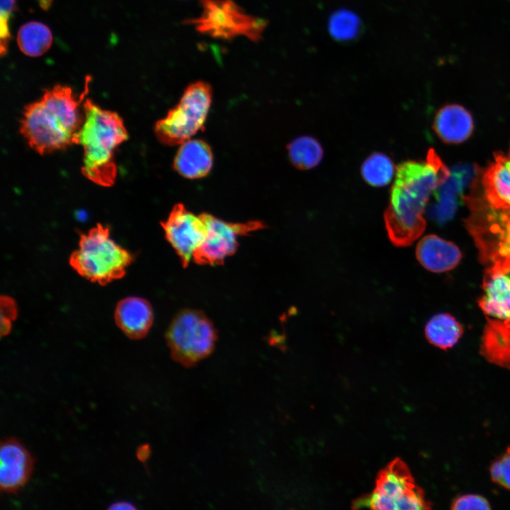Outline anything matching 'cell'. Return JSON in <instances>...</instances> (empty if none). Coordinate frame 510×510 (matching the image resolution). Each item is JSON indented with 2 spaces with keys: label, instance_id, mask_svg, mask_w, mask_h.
I'll list each match as a JSON object with an SVG mask.
<instances>
[{
  "label": "cell",
  "instance_id": "12",
  "mask_svg": "<svg viewBox=\"0 0 510 510\" xmlns=\"http://www.w3.org/2000/svg\"><path fill=\"white\" fill-rule=\"evenodd\" d=\"M34 460L16 438L1 441L0 446V488L1 492L16 494L29 481Z\"/></svg>",
  "mask_w": 510,
  "mask_h": 510
},
{
  "label": "cell",
  "instance_id": "21",
  "mask_svg": "<svg viewBox=\"0 0 510 510\" xmlns=\"http://www.w3.org/2000/svg\"><path fill=\"white\" fill-rule=\"evenodd\" d=\"M52 42L51 30L40 22L26 23L18 31V45L23 53L30 57L43 55L50 47Z\"/></svg>",
  "mask_w": 510,
  "mask_h": 510
},
{
  "label": "cell",
  "instance_id": "8",
  "mask_svg": "<svg viewBox=\"0 0 510 510\" xmlns=\"http://www.w3.org/2000/svg\"><path fill=\"white\" fill-rule=\"evenodd\" d=\"M165 338L171 357L183 366L191 367L212 352L217 334L203 312L185 309L172 319Z\"/></svg>",
  "mask_w": 510,
  "mask_h": 510
},
{
  "label": "cell",
  "instance_id": "29",
  "mask_svg": "<svg viewBox=\"0 0 510 510\" xmlns=\"http://www.w3.org/2000/svg\"><path fill=\"white\" fill-rule=\"evenodd\" d=\"M108 509L112 510H132L137 508L133 504L129 502L118 501L111 504Z\"/></svg>",
  "mask_w": 510,
  "mask_h": 510
},
{
  "label": "cell",
  "instance_id": "6",
  "mask_svg": "<svg viewBox=\"0 0 510 510\" xmlns=\"http://www.w3.org/2000/svg\"><path fill=\"white\" fill-rule=\"evenodd\" d=\"M200 5L201 13L183 21L198 33L224 40L243 36L257 42L262 38L266 20L247 13L234 0H200Z\"/></svg>",
  "mask_w": 510,
  "mask_h": 510
},
{
  "label": "cell",
  "instance_id": "14",
  "mask_svg": "<svg viewBox=\"0 0 510 510\" xmlns=\"http://www.w3.org/2000/svg\"><path fill=\"white\" fill-rule=\"evenodd\" d=\"M416 256L420 264L434 273H443L454 268L462 254L453 243L435 234L423 237L416 248Z\"/></svg>",
  "mask_w": 510,
  "mask_h": 510
},
{
  "label": "cell",
  "instance_id": "17",
  "mask_svg": "<svg viewBox=\"0 0 510 510\" xmlns=\"http://www.w3.org/2000/svg\"><path fill=\"white\" fill-rule=\"evenodd\" d=\"M483 196L493 208L510 210V158L496 154L482 178Z\"/></svg>",
  "mask_w": 510,
  "mask_h": 510
},
{
  "label": "cell",
  "instance_id": "2",
  "mask_svg": "<svg viewBox=\"0 0 510 510\" xmlns=\"http://www.w3.org/2000/svg\"><path fill=\"white\" fill-rule=\"evenodd\" d=\"M89 79L80 96L69 86L58 84L25 106L19 130L30 147L43 155L76 144L84 120L80 105L89 91Z\"/></svg>",
  "mask_w": 510,
  "mask_h": 510
},
{
  "label": "cell",
  "instance_id": "19",
  "mask_svg": "<svg viewBox=\"0 0 510 510\" xmlns=\"http://www.w3.org/2000/svg\"><path fill=\"white\" fill-rule=\"evenodd\" d=\"M480 352L489 363L510 370V327L487 318Z\"/></svg>",
  "mask_w": 510,
  "mask_h": 510
},
{
  "label": "cell",
  "instance_id": "3",
  "mask_svg": "<svg viewBox=\"0 0 510 510\" xmlns=\"http://www.w3.org/2000/svg\"><path fill=\"white\" fill-rule=\"evenodd\" d=\"M83 111L84 120L76 137V144L84 150L81 172L96 184L110 187L118 174L115 150L128 140L127 130L118 113L89 98L84 101Z\"/></svg>",
  "mask_w": 510,
  "mask_h": 510
},
{
  "label": "cell",
  "instance_id": "18",
  "mask_svg": "<svg viewBox=\"0 0 510 510\" xmlns=\"http://www.w3.org/2000/svg\"><path fill=\"white\" fill-rule=\"evenodd\" d=\"M434 128L437 135L448 143H460L467 140L473 130L470 113L457 104L441 108L434 119Z\"/></svg>",
  "mask_w": 510,
  "mask_h": 510
},
{
  "label": "cell",
  "instance_id": "13",
  "mask_svg": "<svg viewBox=\"0 0 510 510\" xmlns=\"http://www.w3.org/2000/svg\"><path fill=\"white\" fill-rule=\"evenodd\" d=\"M483 295L479 305L487 315L510 321V273L489 266L483 280Z\"/></svg>",
  "mask_w": 510,
  "mask_h": 510
},
{
  "label": "cell",
  "instance_id": "20",
  "mask_svg": "<svg viewBox=\"0 0 510 510\" xmlns=\"http://www.w3.org/2000/svg\"><path fill=\"white\" fill-rule=\"evenodd\" d=\"M463 332L460 324L448 313L435 314L425 326V336L428 341L444 350L453 347Z\"/></svg>",
  "mask_w": 510,
  "mask_h": 510
},
{
  "label": "cell",
  "instance_id": "31",
  "mask_svg": "<svg viewBox=\"0 0 510 510\" xmlns=\"http://www.w3.org/2000/svg\"><path fill=\"white\" fill-rule=\"evenodd\" d=\"M508 157H509L510 158V151H509V156H508Z\"/></svg>",
  "mask_w": 510,
  "mask_h": 510
},
{
  "label": "cell",
  "instance_id": "4",
  "mask_svg": "<svg viewBox=\"0 0 510 510\" xmlns=\"http://www.w3.org/2000/svg\"><path fill=\"white\" fill-rule=\"evenodd\" d=\"M110 227L98 223L87 233L79 234V248L69 259L81 276L105 285L123 278L133 256L110 237Z\"/></svg>",
  "mask_w": 510,
  "mask_h": 510
},
{
  "label": "cell",
  "instance_id": "5",
  "mask_svg": "<svg viewBox=\"0 0 510 510\" xmlns=\"http://www.w3.org/2000/svg\"><path fill=\"white\" fill-rule=\"evenodd\" d=\"M470 215L466 227L482 261L502 268L510 267V210L491 206L483 195L466 198Z\"/></svg>",
  "mask_w": 510,
  "mask_h": 510
},
{
  "label": "cell",
  "instance_id": "11",
  "mask_svg": "<svg viewBox=\"0 0 510 510\" xmlns=\"http://www.w3.org/2000/svg\"><path fill=\"white\" fill-rule=\"evenodd\" d=\"M166 239L175 250L183 268L193 260L194 251L206 235L205 224L200 215H196L183 203L172 208L167 219L160 222Z\"/></svg>",
  "mask_w": 510,
  "mask_h": 510
},
{
  "label": "cell",
  "instance_id": "9",
  "mask_svg": "<svg viewBox=\"0 0 510 510\" xmlns=\"http://www.w3.org/2000/svg\"><path fill=\"white\" fill-rule=\"evenodd\" d=\"M429 509L431 503L417 486L407 465L396 458L382 470L373 492L353 502V508Z\"/></svg>",
  "mask_w": 510,
  "mask_h": 510
},
{
  "label": "cell",
  "instance_id": "27",
  "mask_svg": "<svg viewBox=\"0 0 510 510\" xmlns=\"http://www.w3.org/2000/svg\"><path fill=\"white\" fill-rule=\"evenodd\" d=\"M17 315V307L13 299L1 296V335H7L11 330V322Z\"/></svg>",
  "mask_w": 510,
  "mask_h": 510
},
{
  "label": "cell",
  "instance_id": "28",
  "mask_svg": "<svg viewBox=\"0 0 510 510\" xmlns=\"http://www.w3.org/2000/svg\"><path fill=\"white\" fill-rule=\"evenodd\" d=\"M15 2L16 0L1 1V44L5 41L6 45L10 36L7 26L8 18L13 12L15 7Z\"/></svg>",
  "mask_w": 510,
  "mask_h": 510
},
{
  "label": "cell",
  "instance_id": "7",
  "mask_svg": "<svg viewBox=\"0 0 510 510\" xmlns=\"http://www.w3.org/2000/svg\"><path fill=\"white\" fill-rule=\"evenodd\" d=\"M212 98L208 83L196 81L188 84L178 103L155 123L154 134L159 142L174 146L190 140L203 128Z\"/></svg>",
  "mask_w": 510,
  "mask_h": 510
},
{
  "label": "cell",
  "instance_id": "16",
  "mask_svg": "<svg viewBox=\"0 0 510 510\" xmlns=\"http://www.w3.org/2000/svg\"><path fill=\"white\" fill-rule=\"evenodd\" d=\"M212 162V152L209 144L200 139H190L180 144L173 166L183 177L196 179L209 174Z\"/></svg>",
  "mask_w": 510,
  "mask_h": 510
},
{
  "label": "cell",
  "instance_id": "10",
  "mask_svg": "<svg viewBox=\"0 0 510 510\" xmlns=\"http://www.w3.org/2000/svg\"><path fill=\"white\" fill-rule=\"evenodd\" d=\"M206 227L203 243L194 251L193 261L199 265H222L225 259L233 255L238 248L237 237L266 226L260 221L229 222L211 214H200Z\"/></svg>",
  "mask_w": 510,
  "mask_h": 510
},
{
  "label": "cell",
  "instance_id": "25",
  "mask_svg": "<svg viewBox=\"0 0 510 510\" xmlns=\"http://www.w3.org/2000/svg\"><path fill=\"white\" fill-rule=\"evenodd\" d=\"M492 480L499 486L510 490V446L493 461L489 468Z\"/></svg>",
  "mask_w": 510,
  "mask_h": 510
},
{
  "label": "cell",
  "instance_id": "26",
  "mask_svg": "<svg viewBox=\"0 0 510 510\" xmlns=\"http://www.w3.org/2000/svg\"><path fill=\"white\" fill-rule=\"evenodd\" d=\"M450 508L458 510L468 509H490L488 500L479 494H463L456 497L451 503Z\"/></svg>",
  "mask_w": 510,
  "mask_h": 510
},
{
  "label": "cell",
  "instance_id": "22",
  "mask_svg": "<svg viewBox=\"0 0 510 510\" xmlns=\"http://www.w3.org/2000/svg\"><path fill=\"white\" fill-rule=\"evenodd\" d=\"M287 149L290 162L300 170L314 168L323 157L322 145L310 136L297 137L288 144Z\"/></svg>",
  "mask_w": 510,
  "mask_h": 510
},
{
  "label": "cell",
  "instance_id": "1",
  "mask_svg": "<svg viewBox=\"0 0 510 510\" xmlns=\"http://www.w3.org/2000/svg\"><path fill=\"white\" fill-rule=\"evenodd\" d=\"M450 173L435 151L425 161L400 164L390 191L384 220L389 239L399 247L411 245L424 232L425 207L431 193Z\"/></svg>",
  "mask_w": 510,
  "mask_h": 510
},
{
  "label": "cell",
  "instance_id": "23",
  "mask_svg": "<svg viewBox=\"0 0 510 510\" xmlns=\"http://www.w3.org/2000/svg\"><path fill=\"white\" fill-rule=\"evenodd\" d=\"M361 172L363 180L370 186L382 187L391 181L395 166L392 161L386 154L375 152L363 162Z\"/></svg>",
  "mask_w": 510,
  "mask_h": 510
},
{
  "label": "cell",
  "instance_id": "24",
  "mask_svg": "<svg viewBox=\"0 0 510 510\" xmlns=\"http://www.w3.org/2000/svg\"><path fill=\"white\" fill-rule=\"evenodd\" d=\"M330 33L339 40H349L356 37L360 30L357 16L348 11L335 12L329 20Z\"/></svg>",
  "mask_w": 510,
  "mask_h": 510
},
{
  "label": "cell",
  "instance_id": "15",
  "mask_svg": "<svg viewBox=\"0 0 510 510\" xmlns=\"http://www.w3.org/2000/svg\"><path fill=\"white\" fill-rule=\"evenodd\" d=\"M114 318L118 327L132 339H140L148 333L153 322L151 305L138 297H128L116 305Z\"/></svg>",
  "mask_w": 510,
  "mask_h": 510
},
{
  "label": "cell",
  "instance_id": "30",
  "mask_svg": "<svg viewBox=\"0 0 510 510\" xmlns=\"http://www.w3.org/2000/svg\"><path fill=\"white\" fill-rule=\"evenodd\" d=\"M494 268H496V267H494ZM498 269H500V270L504 271H506V272H508V273H510V268H505V269H501V268H498ZM504 322L507 326L510 327V321H509V322Z\"/></svg>",
  "mask_w": 510,
  "mask_h": 510
}]
</instances>
